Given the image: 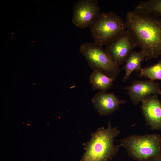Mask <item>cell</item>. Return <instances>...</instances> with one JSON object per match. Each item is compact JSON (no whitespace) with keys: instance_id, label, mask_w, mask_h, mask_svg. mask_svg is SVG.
Segmentation results:
<instances>
[{"instance_id":"6","label":"cell","mask_w":161,"mask_h":161,"mask_svg":"<svg viewBox=\"0 0 161 161\" xmlns=\"http://www.w3.org/2000/svg\"><path fill=\"white\" fill-rule=\"evenodd\" d=\"M137 46L126 29L109 42L105 49L117 65H122Z\"/></svg>"},{"instance_id":"9","label":"cell","mask_w":161,"mask_h":161,"mask_svg":"<svg viewBox=\"0 0 161 161\" xmlns=\"http://www.w3.org/2000/svg\"><path fill=\"white\" fill-rule=\"evenodd\" d=\"M141 110L147 125L152 130H161V101L156 95L142 101Z\"/></svg>"},{"instance_id":"13","label":"cell","mask_w":161,"mask_h":161,"mask_svg":"<svg viewBox=\"0 0 161 161\" xmlns=\"http://www.w3.org/2000/svg\"><path fill=\"white\" fill-rule=\"evenodd\" d=\"M134 10L161 17V0L140 1L135 7Z\"/></svg>"},{"instance_id":"14","label":"cell","mask_w":161,"mask_h":161,"mask_svg":"<svg viewBox=\"0 0 161 161\" xmlns=\"http://www.w3.org/2000/svg\"><path fill=\"white\" fill-rule=\"evenodd\" d=\"M138 75L146 78L151 80H161V59L155 64L142 68Z\"/></svg>"},{"instance_id":"2","label":"cell","mask_w":161,"mask_h":161,"mask_svg":"<svg viewBox=\"0 0 161 161\" xmlns=\"http://www.w3.org/2000/svg\"><path fill=\"white\" fill-rule=\"evenodd\" d=\"M120 132L117 126L112 127L109 120L107 129L102 126L92 133L90 140L83 144L85 151L80 161H108L111 159L121 147L114 143L115 138Z\"/></svg>"},{"instance_id":"1","label":"cell","mask_w":161,"mask_h":161,"mask_svg":"<svg viewBox=\"0 0 161 161\" xmlns=\"http://www.w3.org/2000/svg\"><path fill=\"white\" fill-rule=\"evenodd\" d=\"M126 29L148 61L161 55V17L134 10L127 12Z\"/></svg>"},{"instance_id":"10","label":"cell","mask_w":161,"mask_h":161,"mask_svg":"<svg viewBox=\"0 0 161 161\" xmlns=\"http://www.w3.org/2000/svg\"><path fill=\"white\" fill-rule=\"evenodd\" d=\"M94 108L99 114L106 116L113 114L126 100H120L113 92L99 91L92 99Z\"/></svg>"},{"instance_id":"8","label":"cell","mask_w":161,"mask_h":161,"mask_svg":"<svg viewBox=\"0 0 161 161\" xmlns=\"http://www.w3.org/2000/svg\"><path fill=\"white\" fill-rule=\"evenodd\" d=\"M131 85L124 89L133 104L136 106L151 95H161V89L158 82L150 80H134Z\"/></svg>"},{"instance_id":"5","label":"cell","mask_w":161,"mask_h":161,"mask_svg":"<svg viewBox=\"0 0 161 161\" xmlns=\"http://www.w3.org/2000/svg\"><path fill=\"white\" fill-rule=\"evenodd\" d=\"M79 51L93 70L99 71L116 79L119 75L121 71L119 66L114 62L102 46L94 42H87L81 45Z\"/></svg>"},{"instance_id":"12","label":"cell","mask_w":161,"mask_h":161,"mask_svg":"<svg viewBox=\"0 0 161 161\" xmlns=\"http://www.w3.org/2000/svg\"><path fill=\"white\" fill-rule=\"evenodd\" d=\"M116 78L110 77L98 70H93L89 77L92 89L99 91L106 92L111 88Z\"/></svg>"},{"instance_id":"15","label":"cell","mask_w":161,"mask_h":161,"mask_svg":"<svg viewBox=\"0 0 161 161\" xmlns=\"http://www.w3.org/2000/svg\"><path fill=\"white\" fill-rule=\"evenodd\" d=\"M152 161H161V158L156 159Z\"/></svg>"},{"instance_id":"3","label":"cell","mask_w":161,"mask_h":161,"mask_svg":"<svg viewBox=\"0 0 161 161\" xmlns=\"http://www.w3.org/2000/svg\"><path fill=\"white\" fill-rule=\"evenodd\" d=\"M128 156L137 161L161 158V137L157 134L132 135L119 141Z\"/></svg>"},{"instance_id":"4","label":"cell","mask_w":161,"mask_h":161,"mask_svg":"<svg viewBox=\"0 0 161 161\" xmlns=\"http://www.w3.org/2000/svg\"><path fill=\"white\" fill-rule=\"evenodd\" d=\"M89 27L93 42L102 46L126 29L125 21L111 11L101 13Z\"/></svg>"},{"instance_id":"7","label":"cell","mask_w":161,"mask_h":161,"mask_svg":"<svg viewBox=\"0 0 161 161\" xmlns=\"http://www.w3.org/2000/svg\"><path fill=\"white\" fill-rule=\"evenodd\" d=\"M100 13L96 0H79L74 4L72 21L78 27H89Z\"/></svg>"},{"instance_id":"11","label":"cell","mask_w":161,"mask_h":161,"mask_svg":"<svg viewBox=\"0 0 161 161\" xmlns=\"http://www.w3.org/2000/svg\"><path fill=\"white\" fill-rule=\"evenodd\" d=\"M145 52L141 50L139 52L133 51L125 62L122 69L125 71V74L122 78V80L125 82L130 78V75L134 71L140 72L142 68V62L145 59Z\"/></svg>"}]
</instances>
